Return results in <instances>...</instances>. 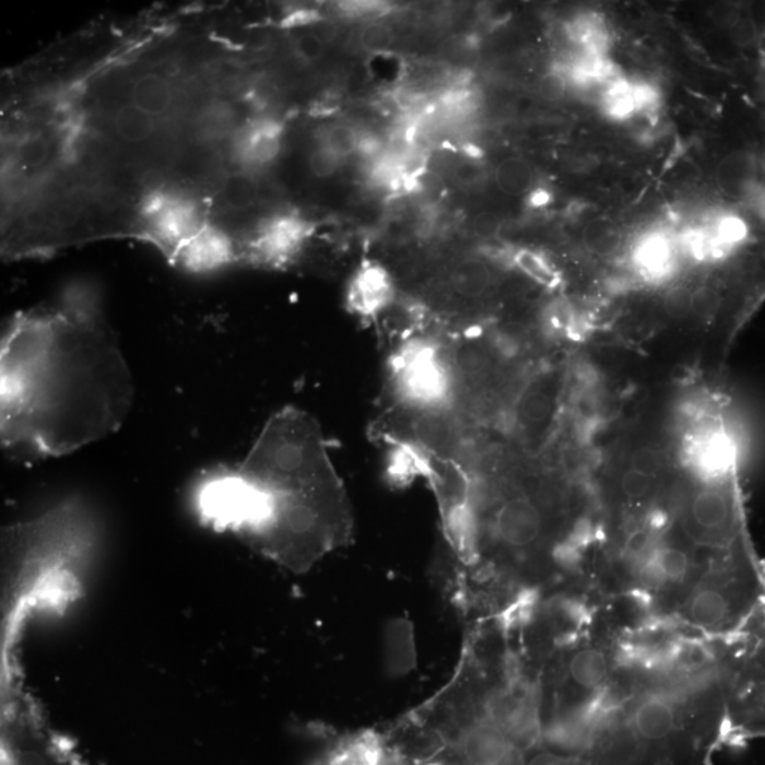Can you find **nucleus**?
<instances>
[{
	"label": "nucleus",
	"mask_w": 765,
	"mask_h": 765,
	"mask_svg": "<svg viewBox=\"0 0 765 765\" xmlns=\"http://www.w3.org/2000/svg\"><path fill=\"white\" fill-rule=\"evenodd\" d=\"M454 178L461 185H475L482 178V167L475 160L467 157V161L459 162L456 169H454Z\"/></svg>",
	"instance_id": "nucleus-28"
},
{
	"label": "nucleus",
	"mask_w": 765,
	"mask_h": 765,
	"mask_svg": "<svg viewBox=\"0 0 765 765\" xmlns=\"http://www.w3.org/2000/svg\"><path fill=\"white\" fill-rule=\"evenodd\" d=\"M673 251L671 243L662 234L644 238L635 248V264L649 279H662L671 270Z\"/></svg>",
	"instance_id": "nucleus-14"
},
{
	"label": "nucleus",
	"mask_w": 765,
	"mask_h": 765,
	"mask_svg": "<svg viewBox=\"0 0 765 765\" xmlns=\"http://www.w3.org/2000/svg\"><path fill=\"white\" fill-rule=\"evenodd\" d=\"M142 234L174 260L191 237L208 224L199 199L179 189H160L148 195L141 210Z\"/></svg>",
	"instance_id": "nucleus-4"
},
{
	"label": "nucleus",
	"mask_w": 765,
	"mask_h": 765,
	"mask_svg": "<svg viewBox=\"0 0 765 765\" xmlns=\"http://www.w3.org/2000/svg\"><path fill=\"white\" fill-rule=\"evenodd\" d=\"M496 184L504 193L519 196L532 191L534 174L532 166L518 157H509L497 166Z\"/></svg>",
	"instance_id": "nucleus-15"
},
{
	"label": "nucleus",
	"mask_w": 765,
	"mask_h": 765,
	"mask_svg": "<svg viewBox=\"0 0 765 765\" xmlns=\"http://www.w3.org/2000/svg\"><path fill=\"white\" fill-rule=\"evenodd\" d=\"M753 175V162L744 153H731L717 167V184L727 195H738Z\"/></svg>",
	"instance_id": "nucleus-16"
},
{
	"label": "nucleus",
	"mask_w": 765,
	"mask_h": 765,
	"mask_svg": "<svg viewBox=\"0 0 765 765\" xmlns=\"http://www.w3.org/2000/svg\"><path fill=\"white\" fill-rule=\"evenodd\" d=\"M730 35L735 45L745 47L752 45L757 38V27L752 19L740 17L730 27Z\"/></svg>",
	"instance_id": "nucleus-27"
},
{
	"label": "nucleus",
	"mask_w": 765,
	"mask_h": 765,
	"mask_svg": "<svg viewBox=\"0 0 765 765\" xmlns=\"http://www.w3.org/2000/svg\"><path fill=\"white\" fill-rule=\"evenodd\" d=\"M132 373L97 291L67 289L49 309L19 314L0 344V439L16 458L61 457L117 432Z\"/></svg>",
	"instance_id": "nucleus-1"
},
{
	"label": "nucleus",
	"mask_w": 765,
	"mask_h": 765,
	"mask_svg": "<svg viewBox=\"0 0 765 765\" xmlns=\"http://www.w3.org/2000/svg\"><path fill=\"white\" fill-rule=\"evenodd\" d=\"M343 162L341 157L334 155L328 148L319 145V143H317V146L314 148L309 155L310 172L320 179L331 178V176L337 174Z\"/></svg>",
	"instance_id": "nucleus-24"
},
{
	"label": "nucleus",
	"mask_w": 765,
	"mask_h": 765,
	"mask_svg": "<svg viewBox=\"0 0 765 765\" xmlns=\"http://www.w3.org/2000/svg\"><path fill=\"white\" fill-rule=\"evenodd\" d=\"M295 49L301 59L308 61V63H314V61L319 60L323 56L325 40L322 37L315 35V33H305V35L296 38Z\"/></svg>",
	"instance_id": "nucleus-25"
},
{
	"label": "nucleus",
	"mask_w": 765,
	"mask_h": 765,
	"mask_svg": "<svg viewBox=\"0 0 765 765\" xmlns=\"http://www.w3.org/2000/svg\"><path fill=\"white\" fill-rule=\"evenodd\" d=\"M522 765H595L586 755L572 754L539 744L525 754Z\"/></svg>",
	"instance_id": "nucleus-21"
},
{
	"label": "nucleus",
	"mask_w": 765,
	"mask_h": 765,
	"mask_svg": "<svg viewBox=\"0 0 765 765\" xmlns=\"http://www.w3.org/2000/svg\"><path fill=\"white\" fill-rule=\"evenodd\" d=\"M511 262L528 279L538 282L539 285L546 286V289H556L561 282L557 271L539 252L522 248V250L514 252Z\"/></svg>",
	"instance_id": "nucleus-17"
},
{
	"label": "nucleus",
	"mask_w": 765,
	"mask_h": 765,
	"mask_svg": "<svg viewBox=\"0 0 765 765\" xmlns=\"http://www.w3.org/2000/svg\"><path fill=\"white\" fill-rule=\"evenodd\" d=\"M529 204L534 209H542L544 205L550 203L552 196H550L548 190L544 189H533L529 193Z\"/></svg>",
	"instance_id": "nucleus-31"
},
{
	"label": "nucleus",
	"mask_w": 765,
	"mask_h": 765,
	"mask_svg": "<svg viewBox=\"0 0 765 765\" xmlns=\"http://www.w3.org/2000/svg\"><path fill=\"white\" fill-rule=\"evenodd\" d=\"M720 644L729 744L765 738V609Z\"/></svg>",
	"instance_id": "nucleus-2"
},
{
	"label": "nucleus",
	"mask_w": 765,
	"mask_h": 765,
	"mask_svg": "<svg viewBox=\"0 0 765 765\" xmlns=\"http://www.w3.org/2000/svg\"><path fill=\"white\" fill-rule=\"evenodd\" d=\"M240 257V247L232 234L217 224L208 223L180 248L174 262L195 274H209L232 266Z\"/></svg>",
	"instance_id": "nucleus-7"
},
{
	"label": "nucleus",
	"mask_w": 765,
	"mask_h": 765,
	"mask_svg": "<svg viewBox=\"0 0 765 765\" xmlns=\"http://www.w3.org/2000/svg\"><path fill=\"white\" fill-rule=\"evenodd\" d=\"M325 765H401L385 735L366 731L344 739L325 760Z\"/></svg>",
	"instance_id": "nucleus-11"
},
{
	"label": "nucleus",
	"mask_w": 765,
	"mask_h": 765,
	"mask_svg": "<svg viewBox=\"0 0 765 765\" xmlns=\"http://www.w3.org/2000/svg\"><path fill=\"white\" fill-rule=\"evenodd\" d=\"M621 494L628 502L647 499L654 487V475L631 468L621 480Z\"/></svg>",
	"instance_id": "nucleus-23"
},
{
	"label": "nucleus",
	"mask_w": 765,
	"mask_h": 765,
	"mask_svg": "<svg viewBox=\"0 0 765 765\" xmlns=\"http://www.w3.org/2000/svg\"><path fill=\"white\" fill-rule=\"evenodd\" d=\"M640 573L650 588H688L693 574L691 554L675 544H657L644 557Z\"/></svg>",
	"instance_id": "nucleus-9"
},
{
	"label": "nucleus",
	"mask_w": 765,
	"mask_h": 765,
	"mask_svg": "<svg viewBox=\"0 0 765 765\" xmlns=\"http://www.w3.org/2000/svg\"><path fill=\"white\" fill-rule=\"evenodd\" d=\"M717 304H719V298L714 291L699 290L692 295L691 309L699 315H706L714 313Z\"/></svg>",
	"instance_id": "nucleus-30"
},
{
	"label": "nucleus",
	"mask_w": 765,
	"mask_h": 765,
	"mask_svg": "<svg viewBox=\"0 0 765 765\" xmlns=\"http://www.w3.org/2000/svg\"><path fill=\"white\" fill-rule=\"evenodd\" d=\"M284 142V127L274 118L248 119L234 128L229 138V153L243 174L264 169L274 164Z\"/></svg>",
	"instance_id": "nucleus-6"
},
{
	"label": "nucleus",
	"mask_w": 765,
	"mask_h": 765,
	"mask_svg": "<svg viewBox=\"0 0 765 765\" xmlns=\"http://www.w3.org/2000/svg\"><path fill=\"white\" fill-rule=\"evenodd\" d=\"M715 21L721 23V25H733L739 17L734 16L733 9L730 7H717L714 9Z\"/></svg>",
	"instance_id": "nucleus-32"
},
{
	"label": "nucleus",
	"mask_w": 765,
	"mask_h": 765,
	"mask_svg": "<svg viewBox=\"0 0 765 765\" xmlns=\"http://www.w3.org/2000/svg\"><path fill=\"white\" fill-rule=\"evenodd\" d=\"M387 404L410 410L451 409V365L446 334L405 333L387 365Z\"/></svg>",
	"instance_id": "nucleus-3"
},
{
	"label": "nucleus",
	"mask_w": 765,
	"mask_h": 765,
	"mask_svg": "<svg viewBox=\"0 0 765 765\" xmlns=\"http://www.w3.org/2000/svg\"><path fill=\"white\" fill-rule=\"evenodd\" d=\"M313 226L296 214L281 213L267 219L247 244V256L262 264H289L308 242Z\"/></svg>",
	"instance_id": "nucleus-5"
},
{
	"label": "nucleus",
	"mask_w": 765,
	"mask_h": 765,
	"mask_svg": "<svg viewBox=\"0 0 765 765\" xmlns=\"http://www.w3.org/2000/svg\"><path fill=\"white\" fill-rule=\"evenodd\" d=\"M317 143L328 148L329 151L344 161L358 152L361 133L346 123H332V126L325 127L322 131H319Z\"/></svg>",
	"instance_id": "nucleus-18"
},
{
	"label": "nucleus",
	"mask_w": 765,
	"mask_h": 765,
	"mask_svg": "<svg viewBox=\"0 0 765 765\" xmlns=\"http://www.w3.org/2000/svg\"><path fill=\"white\" fill-rule=\"evenodd\" d=\"M175 102V85L165 75L142 74L132 81L129 90V103L156 119L169 114Z\"/></svg>",
	"instance_id": "nucleus-12"
},
{
	"label": "nucleus",
	"mask_w": 765,
	"mask_h": 765,
	"mask_svg": "<svg viewBox=\"0 0 765 765\" xmlns=\"http://www.w3.org/2000/svg\"><path fill=\"white\" fill-rule=\"evenodd\" d=\"M501 222L499 219L492 213H481L473 219L472 228L476 236L482 238L495 237L497 232H499Z\"/></svg>",
	"instance_id": "nucleus-29"
},
{
	"label": "nucleus",
	"mask_w": 765,
	"mask_h": 765,
	"mask_svg": "<svg viewBox=\"0 0 765 765\" xmlns=\"http://www.w3.org/2000/svg\"><path fill=\"white\" fill-rule=\"evenodd\" d=\"M494 285L491 267L478 257H462L444 272V289L459 304L475 303L490 293Z\"/></svg>",
	"instance_id": "nucleus-10"
},
{
	"label": "nucleus",
	"mask_w": 765,
	"mask_h": 765,
	"mask_svg": "<svg viewBox=\"0 0 765 765\" xmlns=\"http://www.w3.org/2000/svg\"><path fill=\"white\" fill-rule=\"evenodd\" d=\"M115 136L129 143H143L152 140L160 127V119L143 113L131 103H123L114 108L109 119Z\"/></svg>",
	"instance_id": "nucleus-13"
},
{
	"label": "nucleus",
	"mask_w": 765,
	"mask_h": 765,
	"mask_svg": "<svg viewBox=\"0 0 765 765\" xmlns=\"http://www.w3.org/2000/svg\"><path fill=\"white\" fill-rule=\"evenodd\" d=\"M220 196L228 209H247L256 202L257 186L250 175L238 172L236 175H229L224 181Z\"/></svg>",
	"instance_id": "nucleus-19"
},
{
	"label": "nucleus",
	"mask_w": 765,
	"mask_h": 765,
	"mask_svg": "<svg viewBox=\"0 0 765 765\" xmlns=\"http://www.w3.org/2000/svg\"><path fill=\"white\" fill-rule=\"evenodd\" d=\"M339 11L349 17L376 16L389 11V7L382 2H369V0H355V2H339Z\"/></svg>",
	"instance_id": "nucleus-26"
},
{
	"label": "nucleus",
	"mask_w": 765,
	"mask_h": 765,
	"mask_svg": "<svg viewBox=\"0 0 765 765\" xmlns=\"http://www.w3.org/2000/svg\"><path fill=\"white\" fill-rule=\"evenodd\" d=\"M393 42L395 36L391 28L377 22H373L369 26L363 28L361 36H358L362 49L375 56L389 51Z\"/></svg>",
	"instance_id": "nucleus-22"
},
{
	"label": "nucleus",
	"mask_w": 765,
	"mask_h": 765,
	"mask_svg": "<svg viewBox=\"0 0 765 765\" xmlns=\"http://www.w3.org/2000/svg\"><path fill=\"white\" fill-rule=\"evenodd\" d=\"M397 285L393 274L376 261H365L349 281L346 304L362 318H376L393 305Z\"/></svg>",
	"instance_id": "nucleus-8"
},
{
	"label": "nucleus",
	"mask_w": 765,
	"mask_h": 765,
	"mask_svg": "<svg viewBox=\"0 0 765 765\" xmlns=\"http://www.w3.org/2000/svg\"><path fill=\"white\" fill-rule=\"evenodd\" d=\"M586 246L597 255H610L620 244L619 229L605 220H596L585 229Z\"/></svg>",
	"instance_id": "nucleus-20"
}]
</instances>
